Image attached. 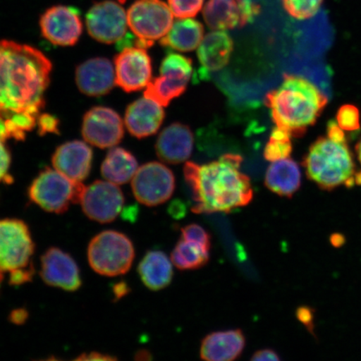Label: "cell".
Wrapping results in <instances>:
<instances>
[{
    "instance_id": "cell-33",
    "label": "cell",
    "mask_w": 361,
    "mask_h": 361,
    "mask_svg": "<svg viewBox=\"0 0 361 361\" xmlns=\"http://www.w3.org/2000/svg\"><path fill=\"white\" fill-rule=\"evenodd\" d=\"M182 238L185 240L200 243L202 246L210 250L211 236L204 228L197 224H189L180 229Z\"/></svg>"
},
{
    "instance_id": "cell-30",
    "label": "cell",
    "mask_w": 361,
    "mask_h": 361,
    "mask_svg": "<svg viewBox=\"0 0 361 361\" xmlns=\"http://www.w3.org/2000/svg\"><path fill=\"white\" fill-rule=\"evenodd\" d=\"M324 0H282L284 10L295 19H310L317 13Z\"/></svg>"
},
{
    "instance_id": "cell-31",
    "label": "cell",
    "mask_w": 361,
    "mask_h": 361,
    "mask_svg": "<svg viewBox=\"0 0 361 361\" xmlns=\"http://www.w3.org/2000/svg\"><path fill=\"white\" fill-rule=\"evenodd\" d=\"M336 123L345 132H355L360 129V112L354 105L340 107L336 115Z\"/></svg>"
},
{
    "instance_id": "cell-6",
    "label": "cell",
    "mask_w": 361,
    "mask_h": 361,
    "mask_svg": "<svg viewBox=\"0 0 361 361\" xmlns=\"http://www.w3.org/2000/svg\"><path fill=\"white\" fill-rule=\"evenodd\" d=\"M85 186L58 171L45 169L34 180L29 188L31 201L44 211L63 214L71 204L80 202Z\"/></svg>"
},
{
    "instance_id": "cell-44",
    "label": "cell",
    "mask_w": 361,
    "mask_h": 361,
    "mask_svg": "<svg viewBox=\"0 0 361 361\" xmlns=\"http://www.w3.org/2000/svg\"><path fill=\"white\" fill-rule=\"evenodd\" d=\"M116 290L117 291L116 295L120 298L126 293V286H125V284L120 283L119 286L116 288Z\"/></svg>"
},
{
    "instance_id": "cell-21",
    "label": "cell",
    "mask_w": 361,
    "mask_h": 361,
    "mask_svg": "<svg viewBox=\"0 0 361 361\" xmlns=\"http://www.w3.org/2000/svg\"><path fill=\"white\" fill-rule=\"evenodd\" d=\"M165 112L159 104L144 97L128 106L125 124L129 133L137 138L155 134L162 123Z\"/></svg>"
},
{
    "instance_id": "cell-2",
    "label": "cell",
    "mask_w": 361,
    "mask_h": 361,
    "mask_svg": "<svg viewBox=\"0 0 361 361\" xmlns=\"http://www.w3.org/2000/svg\"><path fill=\"white\" fill-rule=\"evenodd\" d=\"M242 161L241 156L228 153L210 164H185L184 177L192 192L193 213L228 214L250 204L254 190L250 178L240 171Z\"/></svg>"
},
{
    "instance_id": "cell-32",
    "label": "cell",
    "mask_w": 361,
    "mask_h": 361,
    "mask_svg": "<svg viewBox=\"0 0 361 361\" xmlns=\"http://www.w3.org/2000/svg\"><path fill=\"white\" fill-rule=\"evenodd\" d=\"M204 0H169V6L175 17L188 19L195 17L202 8Z\"/></svg>"
},
{
    "instance_id": "cell-14",
    "label": "cell",
    "mask_w": 361,
    "mask_h": 361,
    "mask_svg": "<svg viewBox=\"0 0 361 361\" xmlns=\"http://www.w3.org/2000/svg\"><path fill=\"white\" fill-rule=\"evenodd\" d=\"M39 25L44 37L60 47L75 44L83 30L79 12L64 6L48 8L40 18Z\"/></svg>"
},
{
    "instance_id": "cell-29",
    "label": "cell",
    "mask_w": 361,
    "mask_h": 361,
    "mask_svg": "<svg viewBox=\"0 0 361 361\" xmlns=\"http://www.w3.org/2000/svg\"><path fill=\"white\" fill-rule=\"evenodd\" d=\"M291 137L286 130L275 126L264 148L265 159L276 161L290 157L292 152Z\"/></svg>"
},
{
    "instance_id": "cell-38",
    "label": "cell",
    "mask_w": 361,
    "mask_h": 361,
    "mask_svg": "<svg viewBox=\"0 0 361 361\" xmlns=\"http://www.w3.org/2000/svg\"><path fill=\"white\" fill-rule=\"evenodd\" d=\"M327 137L338 142H347L345 130L341 128L336 121H331L327 126Z\"/></svg>"
},
{
    "instance_id": "cell-11",
    "label": "cell",
    "mask_w": 361,
    "mask_h": 361,
    "mask_svg": "<svg viewBox=\"0 0 361 361\" xmlns=\"http://www.w3.org/2000/svg\"><path fill=\"white\" fill-rule=\"evenodd\" d=\"M85 24L90 36L99 42L112 44L124 38L128 30V12L121 3L105 0L90 8Z\"/></svg>"
},
{
    "instance_id": "cell-24",
    "label": "cell",
    "mask_w": 361,
    "mask_h": 361,
    "mask_svg": "<svg viewBox=\"0 0 361 361\" xmlns=\"http://www.w3.org/2000/svg\"><path fill=\"white\" fill-rule=\"evenodd\" d=\"M265 186L279 196L292 197L301 186V171L290 158L273 161L265 175Z\"/></svg>"
},
{
    "instance_id": "cell-15",
    "label": "cell",
    "mask_w": 361,
    "mask_h": 361,
    "mask_svg": "<svg viewBox=\"0 0 361 361\" xmlns=\"http://www.w3.org/2000/svg\"><path fill=\"white\" fill-rule=\"evenodd\" d=\"M123 135V121L111 108L94 107L84 117L82 135L90 145L113 147L121 141Z\"/></svg>"
},
{
    "instance_id": "cell-45",
    "label": "cell",
    "mask_w": 361,
    "mask_h": 361,
    "mask_svg": "<svg viewBox=\"0 0 361 361\" xmlns=\"http://www.w3.org/2000/svg\"><path fill=\"white\" fill-rule=\"evenodd\" d=\"M356 153H357L358 159L360 164H361V140L357 144V146H356Z\"/></svg>"
},
{
    "instance_id": "cell-12",
    "label": "cell",
    "mask_w": 361,
    "mask_h": 361,
    "mask_svg": "<svg viewBox=\"0 0 361 361\" xmlns=\"http://www.w3.org/2000/svg\"><path fill=\"white\" fill-rule=\"evenodd\" d=\"M125 198L118 185L104 180H97L85 187L80 197L84 214L90 219L101 224L114 221L121 214Z\"/></svg>"
},
{
    "instance_id": "cell-8",
    "label": "cell",
    "mask_w": 361,
    "mask_h": 361,
    "mask_svg": "<svg viewBox=\"0 0 361 361\" xmlns=\"http://www.w3.org/2000/svg\"><path fill=\"white\" fill-rule=\"evenodd\" d=\"M160 73L159 78L151 80L147 85L144 97L168 106L186 90L192 75V61L190 58L170 53L161 62Z\"/></svg>"
},
{
    "instance_id": "cell-25",
    "label": "cell",
    "mask_w": 361,
    "mask_h": 361,
    "mask_svg": "<svg viewBox=\"0 0 361 361\" xmlns=\"http://www.w3.org/2000/svg\"><path fill=\"white\" fill-rule=\"evenodd\" d=\"M171 261L161 251H150L144 256L138 266V274L149 290H161L169 286L173 278Z\"/></svg>"
},
{
    "instance_id": "cell-10",
    "label": "cell",
    "mask_w": 361,
    "mask_h": 361,
    "mask_svg": "<svg viewBox=\"0 0 361 361\" xmlns=\"http://www.w3.org/2000/svg\"><path fill=\"white\" fill-rule=\"evenodd\" d=\"M135 200L147 207L162 204L175 190V177L169 168L160 162H148L139 168L132 180Z\"/></svg>"
},
{
    "instance_id": "cell-27",
    "label": "cell",
    "mask_w": 361,
    "mask_h": 361,
    "mask_svg": "<svg viewBox=\"0 0 361 361\" xmlns=\"http://www.w3.org/2000/svg\"><path fill=\"white\" fill-rule=\"evenodd\" d=\"M138 169L137 161L132 153L123 148H111L104 160L102 174L108 182L116 185L133 180Z\"/></svg>"
},
{
    "instance_id": "cell-39",
    "label": "cell",
    "mask_w": 361,
    "mask_h": 361,
    "mask_svg": "<svg viewBox=\"0 0 361 361\" xmlns=\"http://www.w3.org/2000/svg\"><path fill=\"white\" fill-rule=\"evenodd\" d=\"M281 360L279 355L273 350L264 349L255 352L254 355L252 356L251 360L262 361V360H273L276 361Z\"/></svg>"
},
{
    "instance_id": "cell-43",
    "label": "cell",
    "mask_w": 361,
    "mask_h": 361,
    "mask_svg": "<svg viewBox=\"0 0 361 361\" xmlns=\"http://www.w3.org/2000/svg\"><path fill=\"white\" fill-rule=\"evenodd\" d=\"M345 241V237L341 235V234H334L331 238V242L333 246L341 247L344 245Z\"/></svg>"
},
{
    "instance_id": "cell-46",
    "label": "cell",
    "mask_w": 361,
    "mask_h": 361,
    "mask_svg": "<svg viewBox=\"0 0 361 361\" xmlns=\"http://www.w3.org/2000/svg\"><path fill=\"white\" fill-rule=\"evenodd\" d=\"M126 0H118V2H120L121 4H123L125 3Z\"/></svg>"
},
{
    "instance_id": "cell-16",
    "label": "cell",
    "mask_w": 361,
    "mask_h": 361,
    "mask_svg": "<svg viewBox=\"0 0 361 361\" xmlns=\"http://www.w3.org/2000/svg\"><path fill=\"white\" fill-rule=\"evenodd\" d=\"M115 71L117 85L126 92H137L151 81V58L144 48H125L115 59Z\"/></svg>"
},
{
    "instance_id": "cell-28",
    "label": "cell",
    "mask_w": 361,
    "mask_h": 361,
    "mask_svg": "<svg viewBox=\"0 0 361 361\" xmlns=\"http://www.w3.org/2000/svg\"><path fill=\"white\" fill-rule=\"evenodd\" d=\"M209 251L200 243L185 240L180 238L171 252V263L180 270L200 269L209 262Z\"/></svg>"
},
{
    "instance_id": "cell-36",
    "label": "cell",
    "mask_w": 361,
    "mask_h": 361,
    "mask_svg": "<svg viewBox=\"0 0 361 361\" xmlns=\"http://www.w3.org/2000/svg\"><path fill=\"white\" fill-rule=\"evenodd\" d=\"M34 274L32 267L15 271L10 275V283L12 286H20V284L31 281Z\"/></svg>"
},
{
    "instance_id": "cell-35",
    "label": "cell",
    "mask_w": 361,
    "mask_h": 361,
    "mask_svg": "<svg viewBox=\"0 0 361 361\" xmlns=\"http://www.w3.org/2000/svg\"><path fill=\"white\" fill-rule=\"evenodd\" d=\"M4 142L0 140V183H11L13 178L8 174L10 170L11 157L10 152L4 144Z\"/></svg>"
},
{
    "instance_id": "cell-4",
    "label": "cell",
    "mask_w": 361,
    "mask_h": 361,
    "mask_svg": "<svg viewBox=\"0 0 361 361\" xmlns=\"http://www.w3.org/2000/svg\"><path fill=\"white\" fill-rule=\"evenodd\" d=\"M307 177L322 190L332 191L341 185L354 186L355 164L353 154L345 142L319 137L304 158Z\"/></svg>"
},
{
    "instance_id": "cell-40",
    "label": "cell",
    "mask_w": 361,
    "mask_h": 361,
    "mask_svg": "<svg viewBox=\"0 0 361 361\" xmlns=\"http://www.w3.org/2000/svg\"><path fill=\"white\" fill-rule=\"evenodd\" d=\"M27 319H28V312L24 309L13 310L10 315L11 322L16 324H23Z\"/></svg>"
},
{
    "instance_id": "cell-18",
    "label": "cell",
    "mask_w": 361,
    "mask_h": 361,
    "mask_svg": "<svg viewBox=\"0 0 361 361\" xmlns=\"http://www.w3.org/2000/svg\"><path fill=\"white\" fill-rule=\"evenodd\" d=\"M75 80L81 92L90 97H100L114 87L116 71L107 59H90L76 69Z\"/></svg>"
},
{
    "instance_id": "cell-20",
    "label": "cell",
    "mask_w": 361,
    "mask_h": 361,
    "mask_svg": "<svg viewBox=\"0 0 361 361\" xmlns=\"http://www.w3.org/2000/svg\"><path fill=\"white\" fill-rule=\"evenodd\" d=\"M194 138L189 126L173 123L165 128L156 143V152L162 161L179 164L191 157Z\"/></svg>"
},
{
    "instance_id": "cell-37",
    "label": "cell",
    "mask_w": 361,
    "mask_h": 361,
    "mask_svg": "<svg viewBox=\"0 0 361 361\" xmlns=\"http://www.w3.org/2000/svg\"><path fill=\"white\" fill-rule=\"evenodd\" d=\"M296 314L300 322L303 323L311 333H313L314 310L310 309V307H300V308L297 310Z\"/></svg>"
},
{
    "instance_id": "cell-17",
    "label": "cell",
    "mask_w": 361,
    "mask_h": 361,
    "mask_svg": "<svg viewBox=\"0 0 361 361\" xmlns=\"http://www.w3.org/2000/svg\"><path fill=\"white\" fill-rule=\"evenodd\" d=\"M40 276L49 286L73 292L81 286L80 270L75 261L64 251L51 247L42 257Z\"/></svg>"
},
{
    "instance_id": "cell-7",
    "label": "cell",
    "mask_w": 361,
    "mask_h": 361,
    "mask_svg": "<svg viewBox=\"0 0 361 361\" xmlns=\"http://www.w3.org/2000/svg\"><path fill=\"white\" fill-rule=\"evenodd\" d=\"M128 27L137 36V47H152L173 25V13L161 0H137L128 11Z\"/></svg>"
},
{
    "instance_id": "cell-41",
    "label": "cell",
    "mask_w": 361,
    "mask_h": 361,
    "mask_svg": "<svg viewBox=\"0 0 361 361\" xmlns=\"http://www.w3.org/2000/svg\"><path fill=\"white\" fill-rule=\"evenodd\" d=\"M78 360H115L114 357H111V356L102 355L100 353H96V352H93V353H90L88 355H82L80 356Z\"/></svg>"
},
{
    "instance_id": "cell-9",
    "label": "cell",
    "mask_w": 361,
    "mask_h": 361,
    "mask_svg": "<svg viewBox=\"0 0 361 361\" xmlns=\"http://www.w3.org/2000/svg\"><path fill=\"white\" fill-rule=\"evenodd\" d=\"M35 243L28 226L19 219L0 220V270L10 274L32 267Z\"/></svg>"
},
{
    "instance_id": "cell-22",
    "label": "cell",
    "mask_w": 361,
    "mask_h": 361,
    "mask_svg": "<svg viewBox=\"0 0 361 361\" xmlns=\"http://www.w3.org/2000/svg\"><path fill=\"white\" fill-rule=\"evenodd\" d=\"M245 342L241 329L211 333L202 341L201 359L207 361L236 360L242 355Z\"/></svg>"
},
{
    "instance_id": "cell-34",
    "label": "cell",
    "mask_w": 361,
    "mask_h": 361,
    "mask_svg": "<svg viewBox=\"0 0 361 361\" xmlns=\"http://www.w3.org/2000/svg\"><path fill=\"white\" fill-rule=\"evenodd\" d=\"M59 124L60 121L51 114H39L37 119L39 134H59Z\"/></svg>"
},
{
    "instance_id": "cell-26",
    "label": "cell",
    "mask_w": 361,
    "mask_h": 361,
    "mask_svg": "<svg viewBox=\"0 0 361 361\" xmlns=\"http://www.w3.org/2000/svg\"><path fill=\"white\" fill-rule=\"evenodd\" d=\"M203 33L204 28L200 22L191 18L180 19L173 23L169 33L160 39V44L180 52L192 51L200 47Z\"/></svg>"
},
{
    "instance_id": "cell-42",
    "label": "cell",
    "mask_w": 361,
    "mask_h": 361,
    "mask_svg": "<svg viewBox=\"0 0 361 361\" xmlns=\"http://www.w3.org/2000/svg\"><path fill=\"white\" fill-rule=\"evenodd\" d=\"M10 132H8V126L4 117L0 115V140L6 142V140L11 139Z\"/></svg>"
},
{
    "instance_id": "cell-1",
    "label": "cell",
    "mask_w": 361,
    "mask_h": 361,
    "mask_svg": "<svg viewBox=\"0 0 361 361\" xmlns=\"http://www.w3.org/2000/svg\"><path fill=\"white\" fill-rule=\"evenodd\" d=\"M51 70V62L39 49L0 40V115L39 116Z\"/></svg>"
},
{
    "instance_id": "cell-3",
    "label": "cell",
    "mask_w": 361,
    "mask_h": 361,
    "mask_svg": "<svg viewBox=\"0 0 361 361\" xmlns=\"http://www.w3.org/2000/svg\"><path fill=\"white\" fill-rule=\"evenodd\" d=\"M264 102L278 128L300 137L322 115L328 98L309 80L286 75L282 84L266 94Z\"/></svg>"
},
{
    "instance_id": "cell-19",
    "label": "cell",
    "mask_w": 361,
    "mask_h": 361,
    "mask_svg": "<svg viewBox=\"0 0 361 361\" xmlns=\"http://www.w3.org/2000/svg\"><path fill=\"white\" fill-rule=\"evenodd\" d=\"M52 164L56 170L68 178L81 183L92 169V149L83 142H66L57 148Z\"/></svg>"
},
{
    "instance_id": "cell-13",
    "label": "cell",
    "mask_w": 361,
    "mask_h": 361,
    "mask_svg": "<svg viewBox=\"0 0 361 361\" xmlns=\"http://www.w3.org/2000/svg\"><path fill=\"white\" fill-rule=\"evenodd\" d=\"M260 13L252 0H209L203 10V19L210 29L227 30L245 26Z\"/></svg>"
},
{
    "instance_id": "cell-23",
    "label": "cell",
    "mask_w": 361,
    "mask_h": 361,
    "mask_svg": "<svg viewBox=\"0 0 361 361\" xmlns=\"http://www.w3.org/2000/svg\"><path fill=\"white\" fill-rule=\"evenodd\" d=\"M233 51V42L225 30H214L203 37L197 49L202 75L227 66Z\"/></svg>"
},
{
    "instance_id": "cell-5",
    "label": "cell",
    "mask_w": 361,
    "mask_h": 361,
    "mask_svg": "<svg viewBox=\"0 0 361 361\" xmlns=\"http://www.w3.org/2000/svg\"><path fill=\"white\" fill-rule=\"evenodd\" d=\"M88 261L94 272L107 277L128 273L135 258V248L125 234L108 230L97 234L88 247Z\"/></svg>"
}]
</instances>
